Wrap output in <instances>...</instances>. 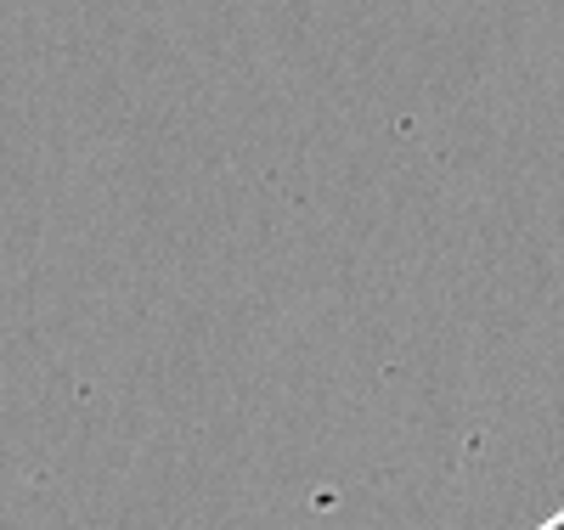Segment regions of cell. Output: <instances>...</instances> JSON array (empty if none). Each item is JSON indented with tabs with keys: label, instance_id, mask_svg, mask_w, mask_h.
Wrapping results in <instances>:
<instances>
[{
	"label": "cell",
	"instance_id": "1",
	"mask_svg": "<svg viewBox=\"0 0 564 530\" xmlns=\"http://www.w3.org/2000/svg\"><path fill=\"white\" fill-rule=\"evenodd\" d=\"M542 530H564V513H553V519H547V524H542Z\"/></svg>",
	"mask_w": 564,
	"mask_h": 530
}]
</instances>
